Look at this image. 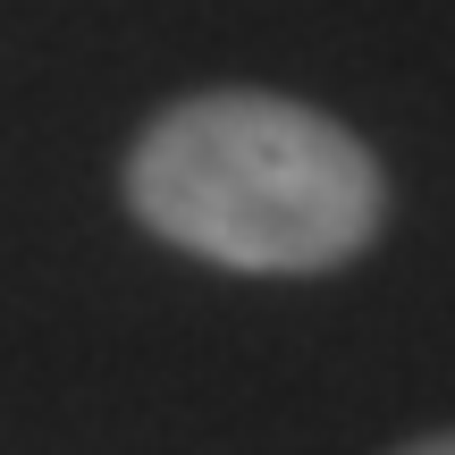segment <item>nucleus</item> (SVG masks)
I'll return each mask as SVG.
<instances>
[{
  "label": "nucleus",
  "mask_w": 455,
  "mask_h": 455,
  "mask_svg": "<svg viewBox=\"0 0 455 455\" xmlns=\"http://www.w3.org/2000/svg\"><path fill=\"white\" fill-rule=\"evenodd\" d=\"M127 212L161 244L244 278H321L388 228L371 144L261 84L186 93L135 135Z\"/></svg>",
  "instance_id": "f257e3e1"
},
{
  "label": "nucleus",
  "mask_w": 455,
  "mask_h": 455,
  "mask_svg": "<svg viewBox=\"0 0 455 455\" xmlns=\"http://www.w3.org/2000/svg\"><path fill=\"white\" fill-rule=\"evenodd\" d=\"M396 455H455V430H430V439H405Z\"/></svg>",
  "instance_id": "f03ea898"
}]
</instances>
